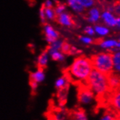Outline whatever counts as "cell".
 <instances>
[{
	"mask_svg": "<svg viewBox=\"0 0 120 120\" xmlns=\"http://www.w3.org/2000/svg\"><path fill=\"white\" fill-rule=\"evenodd\" d=\"M90 59L94 70L106 75H109L113 72L112 52H100L93 55Z\"/></svg>",
	"mask_w": 120,
	"mask_h": 120,
	"instance_id": "3957f363",
	"label": "cell"
},
{
	"mask_svg": "<svg viewBox=\"0 0 120 120\" xmlns=\"http://www.w3.org/2000/svg\"><path fill=\"white\" fill-rule=\"evenodd\" d=\"M46 75L44 69L37 68L36 70L31 72L29 75V80L33 81L38 84L43 82L45 80Z\"/></svg>",
	"mask_w": 120,
	"mask_h": 120,
	"instance_id": "30bf717a",
	"label": "cell"
},
{
	"mask_svg": "<svg viewBox=\"0 0 120 120\" xmlns=\"http://www.w3.org/2000/svg\"><path fill=\"white\" fill-rule=\"evenodd\" d=\"M98 120H116V114L109 109L103 114Z\"/></svg>",
	"mask_w": 120,
	"mask_h": 120,
	"instance_id": "44dd1931",
	"label": "cell"
},
{
	"mask_svg": "<svg viewBox=\"0 0 120 120\" xmlns=\"http://www.w3.org/2000/svg\"><path fill=\"white\" fill-rule=\"evenodd\" d=\"M70 120H89V119L86 111L82 108H79L71 111Z\"/></svg>",
	"mask_w": 120,
	"mask_h": 120,
	"instance_id": "9a60e30c",
	"label": "cell"
},
{
	"mask_svg": "<svg viewBox=\"0 0 120 120\" xmlns=\"http://www.w3.org/2000/svg\"><path fill=\"white\" fill-rule=\"evenodd\" d=\"M100 18L110 27H114L116 25V17L110 11L105 10L101 13Z\"/></svg>",
	"mask_w": 120,
	"mask_h": 120,
	"instance_id": "8fae6325",
	"label": "cell"
},
{
	"mask_svg": "<svg viewBox=\"0 0 120 120\" xmlns=\"http://www.w3.org/2000/svg\"><path fill=\"white\" fill-rule=\"evenodd\" d=\"M64 43V41H63L61 38H58L55 40V41L52 42L51 44H49L47 50V51H61L62 46Z\"/></svg>",
	"mask_w": 120,
	"mask_h": 120,
	"instance_id": "d6986e66",
	"label": "cell"
},
{
	"mask_svg": "<svg viewBox=\"0 0 120 120\" xmlns=\"http://www.w3.org/2000/svg\"><path fill=\"white\" fill-rule=\"evenodd\" d=\"M84 32L85 34H87L89 36H92L95 35V30H94V28L90 26V25H88V26H86L84 29Z\"/></svg>",
	"mask_w": 120,
	"mask_h": 120,
	"instance_id": "83f0119b",
	"label": "cell"
},
{
	"mask_svg": "<svg viewBox=\"0 0 120 120\" xmlns=\"http://www.w3.org/2000/svg\"><path fill=\"white\" fill-rule=\"evenodd\" d=\"M114 51H120V41L117 43L116 47V49H114Z\"/></svg>",
	"mask_w": 120,
	"mask_h": 120,
	"instance_id": "d6a6232c",
	"label": "cell"
},
{
	"mask_svg": "<svg viewBox=\"0 0 120 120\" xmlns=\"http://www.w3.org/2000/svg\"><path fill=\"white\" fill-rule=\"evenodd\" d=\"M55 21L58 22L59 25L63 28H71L74 25V21L72 15L66 12H64L56 16Z\"/></svg>",
	"mask_w": 120,
	"mask_h": 120,
	"instance_id": "52a82bcc",
	"label": "cell"
},
{
	"mask_svg": "<svg viewBox=\"0 0 120 120\" xmlns=\"http://www.w3.org/2000/svg\"><path fill=\"white\" fill-rule=\"evenodd\" d=\"M86 85L92 91L98 100L107 98L111 92L108 75L93 70L86 82Z\"/></svg>",
	"mask_w": 120,
	"mask_h": 120,
	"instance_id": "7a4b0ae2",
	"label": "cell"
},
{
	"mask_svg": "<svg viewBox=\"0 0 120 120\" xmlns=\"http://www.w3.org/2000/svg\"><path fill=\"white\" fill-rule=\"evenodd\" d=\"M55 4L53 0H45L41 7H43L45 8H53Z\"/></svg>",
	"mask_w": 120,
	"mask_h": 120,
	"instance_id": "f1b7e54d",
	"label": "cell"
},
{
	"mask_svg": "<svg viewBox=\"0 0 120 120\" xmlns=\"http://www.w3.org/2000/svg\"><path fill=\"white\" fill-rule=\"evenodd\" d=\"M79 41L85 45H90L93 43V39L89 36H82L79 37Z\"/></svg>",
	"mask_w": 120,
	"mask_h": 120,
	"instance_id": "484cf974",
	"label": "cell"
},
{
	"mask_svg": "<svg viewBox=\"0 0 120 120\" xmlns=\"http://www.w3.org/2000/svg\"><path fill=\"white\" fill-rule=\"evenodd\" d=\"M112 59H113V72L120 76V51H113Z\"/></svg>",
	"mask_w": 120,
	"mask_h": 120,
	"instance_id": "e0dca14e",
	"label": "cell"
},
{
	"mask_svg": "<svg viewBox=\"0 0 120 120\" xmlns=\"http://www.w3.org/2000/svg\"><path fill=\"white\" fill-rule=\"evenodd\" d=\"M39 19L41 20V22L42 23H46V19H45V11H44V8L43 7H41L40 10L39 11Z\"/></svg>",
	"mask_w": 120,
	"mask_h": 120,
	"instance_id": "f546056e",
	"label": "cell"
},
{
	"mask_svg": "<svg viewBox=\"0 0 120 120\" xmlns=\"http://www.w3.org/2000/svg\"><path fill=\"white\" fill-rule=\"evenodd\" d=\"M117 43H118L117 41L113 40V39L100 40V41L98 42V44L101 48L106 49L108 51H111V52H113L116 47Z\"/></svg>",
	"mask_w": 120,
	"mask_h": 120,
	"instance_id": "2e32d148",
	"label": "cell"
},
{
	"mask_svg": "<svg viewBox=\"0 0 120 120\" xmlns=\"http://www.w3.org/2000/svg\"><path fill=\"white\" fill-rule=\"evenodd\" d=\"M94 30H95V33L100 36H106L109 33V30L108 29V28L103 26V25H95L94 27Z\"/></svg>",
	"mask_w": 120,
	"mask_h": 120,
	"instance_id": "cb8c5ba5",
	"label": "cell"
},
{
	"mask_svg": "<svg viewBox=\"0 0 120 120\" xmlns=\"http://www.w3.org/2000/svg\"><path fill=\"white\" fill-rule=\"evenodd\" d=\"M68 113L64 108H61V109L55 113L53 120H66Z\"/></svg>",
	"mask_w": 120,
	"mask_h": 120,
	"instance_id": "7402d4cb",
	"label": "cell"
},
{
	"mask_svg": "<svg viewBox=\"0 0 120 120\" xmlns=\"http://www.w3.org/2000/svg\"><path fill=\"white\" fill-rule=\"evenodd\" d=\"M77 99L79 104L83 107L91 106L98 101L95 94L86 85H79Z\"/></svg>",
	"mask_w": 120,
	"mask_h": 120,
	"instance_id": "277c9868",
	"label": "cell"
},
{
	"mask_svg": "<svg viewBox=\"0 0 120 120\" xmlns=\"http://www.w3.org/2000/svg\"><path fill=\"white\" fill-rule=\"evenodd\" d=\"M50 60V54L48 53L47 50L45 49L43 51H41L37 58L36 64H37V68H41V69L45 70L47 67Z\"/></svg>",
	"mask_w": 120,
	"mask_h": 120,
	"instance_id": "9c48e42d",
	"label": "cell"
},
{
	"mask_svg": "<svg viewBox=\"0 0 120 120\" xmlns=\"http://www.w3.org/2000/svg\"><path fill=\"white\" fill-rule=\"evenodd\" d=\"M107 99L109 109L116 114L120 112V88L111 91Z\"/></svg>",
	"mask_w": 120,
	"mask_h": 120,
	"instance_id": "5b68a950",
	"label": "cell"
},
{
	"mask_svg": "<svg viewBox=\"0 0 120 120\" xmlns=\"http://www.w3.org/2000/svg\"><path fill=\"white\" fill-rule=\"evenodd\" d=\"M39 84H38L35 82L29 80V86H30V88L33 93H36L37 91V89L39 88Z\"/></svg>",
	"mask_w": 120,
	"mask_h": 120,
	"instance_id": "4dcf8cb0",
	"label": "cell"
},
{
	"mask_svg": "<svg viewBox=\"0 0 120 120\" xmlns=\"http://www.w3.org/2000/svg\"><path fill=\"white\" fill-rule=\"evenodd\" d=\"M71 48V45H70L68 43H66L64 41L63 44L62 46V48H61V51L64 54L68 55L69 54V52H70Z\"/></svg>",
	"mask_w": 120,
	"mask_h": 120,
	"instance_id": "4316f807",
	"label": "cell"
},
{
	"mask_svg": "<svg viewBox=\"0 0 120 120\" xmlns=\"http://www.w3.org/2000/svg\"><path fill=\"white\" fill-rule=\"evenodd\" d=\"M50 59L55 62H62L66 59V54H64L61 51H48Z\"/></svg>",
	"mask_w": 120,
	"mask_h": 120,
	"instance_id": "ac0fdd59",
	"label": "cell"
},
{
	"mask_svg": "<svg viewBox=\"0 0 120 120\" xmlns=\"http://www.w3.org/2000/svg\"><path fill=\"white\" fill-rule=\"evenodd\" d=\"M108 85L111 91L115 90L120 88V76L112 72L108 75Z\"/></svg>",
	"mask_w": 120,
	"mask_h": 120,
	"instance_id": "5bb4252c",
	"label": "cell"
},
{
	"mask_svg": "<svg viewBox=\"0 0 120 120\" xmlns=\"http://www.w3.org/2000/svg\"><path fill=\"white\" fill-rule=\"evenodd\" d=\"M43 8H44V11H45L46 22H48L55 20L57 15L55 14V12L53 8H45V7H43Z\"/></svg>",
	"mask_w": 120,
	"mask_h": 120,
	"instance_id": "ffe728a7",
	"label": "cell"
},
{
	"mask_svg": "<svg viewBox=\"0 0 120 120\" xmlns=\"http://www.w3.org/2000/svg\"><path fill=\"white\" fill-rule=\"evenodd\" d=\"M66 4L67 7L76 14H82L85 10L84 8L79 3V0H66Z\"/></svg>",
	"mask_w": 120,
	"mask_h": 120,
	"instance_id": "7c38bea8",
	"label": "cell"
},
{
	"mask_svg": "<svg viewBox=\"0 0 120 120\" xmlns=\"http://www.w3.org/2000/svg\"><path fill=\"white\" fill-rule=\"evenodd\" d=\"M42 32H43L45 39L48 43V44L60 38L59 32L56 30V28L53 25H51L48 22L43 24Z\"/></svg>",
	"mask_w": 120,
	"mask_h": 120,
	"instance_id": "8992f818",
	"label": "cell"
},
{
	"mask_svg": "<svg viewBox=\"0 0 120 120\" xmlns=\"http://www.w3.org/2000/svg\"><path fill=\"white\" fill-rule=\"evenodd\" d=\"M93 70L90 58L79 55L73 60L66 73L69 77L71 81L79 85H86V82Z\"/></svg>",
	"mask_w": 120,
	"mask_h": 120,
	"instance_id": "6da1fadb",
	"label": "cell"
},
{
	"mask_svg": "<svg viewBox=\"0 0 120 120\" xmlns=\"http://www.w3.org/2000/svg\"><path fill=\"white\" fill-rule=\"evenodd\" d=\"M100 11L98 7H93L89 9L87 15V20L90 23H95L100 18Z\"/></svg>",
	"mask_w": 120,
	"mask_h": 120,
	"instance_id": "4fadbf2b",
	"label": "cell"
},
{
	"mask_svg": "<svg viewBox=\"0 0 120 120\" xmlns=\"http://www.w3.org/2000/svg\"><path fill=\"white\" fill-rule=\"evenodd\" d=\"M116 114V120H120V112H118Z\"/></svg>",
	"mask_w": 120,
	"mask_h": 120,
	"instance_id": "836d02e7",
	"label": "cell"
},
{
	"mask_svg": "<svg viewBox=\"0 0 120 120\" xmlns=\"http://www.w3.org/2000/svg\"><path fill=\"white\" fill-rule=\"evenodd\" d=\"M119 28H120V16H118L116 18V25Z\"/></svg>",
	"mask_w": 120,
	"mask_h": 120,
	"instance_id": "1f68e13d",
	"label": "cell"
},
{
	"mask_svg": "<svg viewBox=\"0 0 120 120\" xmlns=\"http://www.w3.org/2000/svg\"><path fill=\"white\" fill-rule=\"evenodd\" d=\"M71 80L68 75L65 72L63 75L58 77L55 80L54 85L57 91L60 90H68L70 86Z\"/></svg>",
	"mask_w": 120,
	"mask_h": 120,
	"instance_id": "ba28073f",
	"label": "cell"
},
{
	"mask_svg": "<svg viewBox=\"0 0 120 120\" xmlns=\"http://www.w3.org/2000/svg\"><path fill=\"white\" fill-rule=\"evenodd\" d=\"M79 3L82 4V6L86 9H90L95 6L96 3V0H79Z\"/></svg>",
	"mask_w": 120,
	"mask_h": 120,
	"instance_id": "d4e9b609",
	"label": "cell"
},
{
	"mask_svg": "<svg viewBox=\"0 0 120 120\" xmlns=\"http://www.w3.org/2000/svg\"><path fill=\"white\" fill-rule=\"evenodd\" d=\"M119 41H120V37H119Z\"/></svg>",
	"mask_w": 120,
	"mask_h": 120,
	"instance_id": "e575fe53",
	"label": "cell"
},
{
	"mask_svg": "<svg viewBox=\"0 0 120 120\" xmlns=\"http://www.w3.org/2000/svg\"><path fill=\"white\" fill-rule=\"evenodd\" d=\"M67 6L66 4V3H63V2H58L55 4L53 9L55 12V14L60 15L64 12L67 11Z\"/></svg>",
	"mask_w": 120,
	"mask_h": 120,
	"instance_id": "603a6c76",
	"label": "cell"
}]
</instances>
